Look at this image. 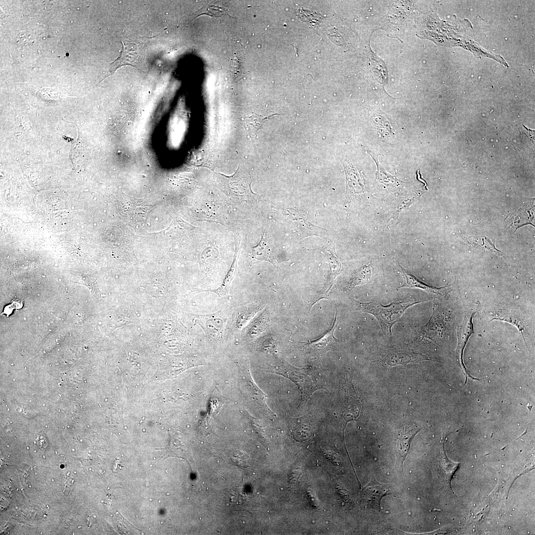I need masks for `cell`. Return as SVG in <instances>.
<instances>
[{"mask_svg":"<svg viewBox=\"0 0 535 535\" xmlns=\"http://www.w3.org/2000/svg\"><path fill=\"white\" fill-rule=\"evenodd\" d=\"M269 371L289 379L298 386L301 393V405L306 404L316 391L326 389L320 374L310 367L298 368L285 365L274 367Z\"/></svg>","mask_w":535,"mask_h":535,"instance_id":"obj_1","label":"cell"},{"mask_svg":"<svg viewBox=\"0 0 535 535\" xmlns=\"http://www.w3.org/2000/svg\"><path fill=\"white\" fill-rule=\"evenodd\" d=\"M422 301L413 298L394 302L388 305L376 302L363 303L357 301L358 310L372 314L377 320L384 334H391L393 325L410 306L420 303Z\"/></svg>","mask_w":535,"mask_h":535,"instance_id":"obj_2","label":"cell"},{"mask_svg":"<svg viewBox=\"0 0 535 535\" xmlns=\"http://www.w3.org/2000/svg\"><path fill=\"white\" fill-rule=\"evenodd\" d=\"M341 382L343 398L340 414L346 424L358 417L361 404L354 386L346 374L343 376Z\"/></svg>","mask_w":535,"mask_h":535,"instance_id":"obj_3","label":"cell"},{"mask_svg":"<svg viewBox=\"0 0 535 535\" xmlns=\"http://www.w3.org/2000/svg\"><path fill=\"white\" fill-rule=\"evenodd\" d=\"M477 311H472L465 314L464 318L461 325L457 329L458 345L457 354L458 361L465 377V383L468 378L472 380H480V379L472 376L468 372L464 364L463 355L466 344L470 336L474 333L473 319Z\"/></svg>","mask_w":535,"mask_h":535,"instance_id":"obj_4","label":"cell"},{"mask_svg":"<svg viewBox=\"0 0 535 535\" xmlns=\"http://www.w3.org/2000/svg\"><path fill=\"white\" fill-rule=\"evenodd\" d=\"M337 325L336 313L333 323L330 330L321 337L304 343L303 347L304 352L312 356L317 357L321 356L327 351L332 349L337 342V340L334 336V332Z\"/></svg>","mask_w":535,"mask_h":535,"instance_id":"obj_5","label":"cell"},{"mask_svg":"<svg viewBox=\"0 0 535 535\" xmlns=\"http://www.w3.org/2000/svg\"><path fill=\"white\" fill-rule=\"evenodd\" d=\"M390 484L380 483L374 477L370 482L364 488L363 496L367 505L371 508L381 511L382 498L391 494Z\"/></svg>","mask_w":535,"mask_h":535,"instance_id":"obj_6","label":"cell"},{"mask_svg":"<svg viewBox=\"0 0 535 535\" xmlns=\"http://www.w3.org/2000/svg\"><path fill=\"white\" fill-rule=\"evenodd\" d=\"M421 428L413 426H405L399 430L397 434L396 466L403 471V464L408 454L411 443Z\"/></svg>","mask_w":535,"mask_h":535,"instance_id":"obj_7","label":"cell"},{"mask_svg":"<svg viewBox=\"0 0 535 535\" xmlns=\"http://www.w3.org/2000/svg\"><path fill=\"white\" fill-rule=\"evenodd\" d=\"M225 321V318L221 311L199 316L197 320L198 323L205 332L209 336L216 340L221 337Z\"/></svg>","mask_w":535,"mask_h":535,"instance_id":"obj_8","label":"cell"},{"mask_svg":"<svg viewBox=\"0 0 535 535\" xmlns=\"http://www.w3.org/2000/svg\"><path fill=\"white\" fill-rule=\"evenodd\" d=\"M399 266L404 279V283L402 285L398 287V289L403 287L419 288L428 293L442 297H445L447 293L450 291L448 285L441 287L429 285L420 280L414 274L403 268L400 265H399Z\"/></svg>","mask_w":535,"mask_h":535,"instance_id":"obj_9","label":"cell"},{"mask_svg":"<svg viewBox=\"0 0 535 535\" xmlns=\"http://www.w3.org/2000/svg\"><path fill=\"white\" fill-rule=\"evenodd\" d=\"M382 361L386 365L389 366L406 365L409 363L422 361H435L425 355L406 351L390 352L382 357Z\"/></svg>","mask_w":535,"mask_h":535,"instance_id":"obj_10","label":"cell"},{"mask_svg":"<svg viewBox=\"0 0 535 535\" xmlns=\"http://www.w3.org/2000/svg\"><path fill=\"white\" fill-rule=\"evenodd\" d=\"M122 46L119 56L112 63L104 79L110 76L118 68L126 65L134 66L139 56V50L137 46L134 44L125 45L122 42Z\"/></svg>","mask_w":535,"mask_h":535,"instance_id":"obj_11","label":"cell"},{"mask_svg":"<svg viewBox=\"0 0 535 535\" xmlns=\"http://www.w3.org/2000/svg\"><path fill=\"white\" fill-rule=\"evenodd\" d=\"M491 320H496L506 321L515 325L521 332L525 341L523 333L525 330L526 324L524 319L517 311L509 309H500L489 314Z\"/></svg>","mask_w":535,"mask_h":535,"instance_id":"obj_12","label":"cell"},{"mask_svg":"<svg viewBox=\"0 0 535 535\" xmlns=\"http://www.w3.org/2000/svg\"><path fill=\"white\" fill-rule=\"evenodd\" d=\"M252 254L255 259L259 260L266 261L272 263L275 261L273 247L265 233L262 235L258 245L252 248Z\"/></svg>","mask_w":535,"mask_h":535,"instance_id":"obj_13","label":"cell"},{"mask_svg":"<svg viewBox=\"0 0 535 535\" xmlns=\"http://www.w3.org/2000/svg\"><path fill=\"white\" fill-rule=\"evenodd\" d=\"M289 216L294 222H295L294 223V224L299 226V227L301 229V232L304 235L311 234L318 235V233H320V228L313 226L308 221H306L305 218H304L302 215H299L298 213L295 212L294 210L289 211Z\"/></svg>","mask_w":535,"mask_h":535,"instance_id":"obj_14","label":"cell"},{"mask_svg":"<svg viewBox=\"0 0 535 535\" xmlns=\"http://www.w3.org/2000/svg\"><path fill=\"white\" fill-rule=\"evenodd\" d=\"M268 313L265 311L246 327V331L247 334L251 337L256 336L265 329L268 324Z\"/></svg>","mask_w":535,"mask_h":535,"instance_id":"obj_15","label":"cell"},{"mask_svg":"<svg viewBox=\"0 0 535 535\" xmlns=\"http://www.w3.org/2000/svg\"><path fill=\"white\" fill-rule=\"evenodd\" d=\"M441 469L442 473V477L444 481L449 486L451 489V481L453 478L454 475L459 469V464L454 463L449 460L446 455L441 456Z\"/></svg>","mask_w":535,"mask_h":535,"instance_id":"obj_16","label":"cell"},{"mask_svg":"<svg viewBox=\"0 0 535 535\" xmlns=\"http://www.w3.org/2000/svg\"><path fill=\"white\" fill-rule=\"evenodd\" d=\"M259 310V306L249 305L242 308L237 313L235 319V326L238 329L243 327L248 321Z\"/></svg>","mask_w":535,"mask_h":535,"instance_id":"obj_17","label":"cell"},{"mask_svg":"<svg viewBox=\"0 0 535 535\" xmlns=\"http://www.w3.org/2000/svg\"><path fill=\"white\" fill-rule=\"evenodd\" d=\"M329 259L331 269L330 279L334 278L339 274L341 269V264L336 257L334 249V245L330 244L325 250Z\"/></svg>","mask_w":535,"mask_h":535,"instance_id":"obj_18","label":"cell"},{"mask_svg":"<svg viewBox=\"0 0 535 535\" xmlns=\"http://www.w3.org/2000/svg\"><path fill=\"white\" fill-rule=\"evenodd\" d=\"M234 268L235 263L234 262L221 285L216 289L209 290L208 291L213 292L219 297L226 296L228 293L230 284L233 279Z\"/></svg>","mask_w":535,"mask_h":535,"instance_id":"obj_19","label":"cell"},{"mask_svg":"<svg viewBox=\"0 0 535 535\" xmlns=\"http://www.w3.org/2000/svg\"><path fill=\"white\" fill-rule=\"evenodd\" d=\"M244 123L248 132L254 134L257 132L262 125V121L257 117L249 116L245 118Z\"/></svg>","mask_w":535,"mask_h":535,"instance_id":"obj_20","label":"cell"},{"mask_svg":"<svg viewBox=\"0 0 535 535\" xmlns=\"http://www.w3.org/2000/svg\"><path fill=\"white\" fill-rule=\"evenodd\" d=\"M301 473L302 470L299 467H295L291 473V481L293 482H297L299 478Z\"/></svg>","mask_w":535,"mask_h":535,"instance_id":"obj_21","label":"cell"},{"mask_svg":"<svg viewBox=\"0 0 535 535\" xmlns=\"http://www.w3.org/2000/svg\"><path fill=\"white\" fill-rule=\"evenodd\" d=\"M233 73L237 75V72L239 73V74H241V65L239 61L237 59L233 60Z\"/></svg>","mask_w":535,"mask_h":535,"instance_id":"obj_22","label":"cell"}]
</instances>
